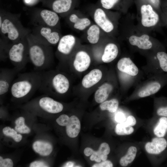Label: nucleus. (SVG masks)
<instances>
[{
	"instance_id": "1",
	"label": "nucleus",
	"mask_w": 167,
	"mask_h": 167,
	"mask_svg": "<svg viewBox=\"0 0 167 167\" xmlns=\"http://www.w3.org/2000/svg\"><path fill=\"white\" fill-rule=\"evenodd\" d=\"M20 17V14L12 13L0 9L1 36L10 43L18 41L31 32V29L24 26Z\"/></svg>"
},
{
	"instance_id": "2",
	"label": "nucleus",
	"mask_w": 167,
	"mask_h": 167,
	"mask_svg": "<svg viewBox=\"0 0 167 167\" xmlns=\"http://www.w3.org/2000/svg\"><path fill=\"white\" fill-rule=\"evenodd\" d=\"M26 37L28 44L29 61L35 71H42L48 70L53 58L52 46L42 43L31 32Z\"/></svg>"
},
{
	"instance_id": "3",
	"label": "nucleus",
	"mask_w": 167,
	"mask_h": 167,
	"mask_svg": "<svg viewBox=\"0 0 167 167\" xmlns=\"http://www.w3.org/2000/svg\"><path fill=\"white\" fill-rule=\"evenodd\" d=\"M41 78V71H35L18 74L10 88L12 96L16 99H21L33 94L39 90Z\"/></svg>"
},
{
	"instance_id": "4",
	"label": "nucleus",
	"mask_w": 167,
	"mask_h": 167,
	"mask_svg": "<svg viewBox=\"0 0 167 167\" xmlns=\"http://www.w3.org/2000/svg\"><path fill=\"white\" fill-rule=\"evenodd\" d=\"M41 72V82L39 89L40 91L48 96L54 93L63 94L68 91L70 82L65 75L49 70Z\"/></svg>"
},
{
	"instance_id": "5",
	"label": "nucleus",
	"mask_w": 167,
	"mask_h": 167,
	"mask_svg": "<svg viewBox=\"0 0 167 167\" xmlns=\"http://www.w3.org/2000/svg\"><path fill=\"white\" fill-rule=\"evenodd\" d=\"M26 36L16 42L10 43L8 49V58L18 72L24 68L29 61Z\"/></svg>"
},
{
	"instance_id": "6",
	"label": "nucleus",
	"mask_w": 167,
	"mask_h": 167,
	"mask_svg": "<svg viewBox=\"0 0 167 167\" xmlns=\"http://www.w3.org/2000/svg\"><path fill=\"white\" fill-rule=\"evenodd\" d=\"M31 20L35 26L43 25L61 30L59 16L48 9L35 8L31 11Z\"/></svg>"
},
{
	"instance_id": "7",
	"label": "nucleus",
	"mask_w": 167,
	"mask_h": 167,
	"mask_svg": "<svg viewBox=\"0 0 167 167\" xmlns=\"http://www.w3.org/2000/svg\"><path fill=\"white\" fill-rule=\"evenodd\" d=\"M88 9L95 23L106 34H110L115 28L114 21L110 17L108 10L96 4L90 5Z\"/></svg>"
},
{
	"instance_id": "8",
	"label": "nucleus",
	"mask_w": 167,
	"mask_h": 167,
	"mask_svg": "<svg viewBox=\"0 0 167 167\" xmlns=\"http://www.w3.org/2000/svg\"><path fill=\"white\" fill-rule=\"evenodd\" d=\"M60 30L43 25L35 26L31 34L42 43L52 46L58 44L62 36Z\"/></svg>"
},
{
	"instance_id": "9",
	"label": "nucleus",
	"mask_w": 167,
	"mask_h": 167,
	"mask_svg": "<svg viewBox=\"0 0 167 167\" xmlns=\"http://www.w3.org/2000/svg\"><path fill=\"white\" fill-rule=\"evenodd\" d=\"M80 0H43V6L49 8L59 16L65 17L78 6Z\"/></svg>"
},
{
	"instance_id": "10",
	"label": "nucleus",
	"mask_w": 167,
	"mask_h": 167,
	"mask_svg": "<svg viewBox=\"0 0 167 167\" xmlns=\"http://www.w3.org/2000/svg\"><path fill=\"white\" fill-rule=\"evenodd\" d=\"M79 11L74 10L66 18L68 25L75 30L85 31L92 23L89 18L81 14Z\"/></svg>"
},
{
	"instance_id": "11",
	"label": "nucleus",
	"mask_w": 167,
	"mask_h": 167,
	"mask_svg": "<svg viewBox=\"0 0 167 167\" xmlns=\"http://www.w3.org/2000/svg\"><path fill=\"white\" fill-rule=\"evenodd\" d=\"M79 39L71 34L62 36L57 45V54L61 57H66L71 54Z\"/></svg>"
},
{
	"instance_id": "12",
	"label": "nucleus",
	"mask_w": 167,
	"mask_h": 167,
	"mask_svg": "<svg viewBox=\"0 0 167 167\" xmlns=\"http://www.w3.org/2000/svg\"><path fill=\"white\" fill-rule=\"evenodd\" d=\"M36 101L38 107L47 113H57L61 112L63 109L62 104L46 95L41 96Z\"/></svg>"
},
{
	"instance_id": "13",
	"label": "nucleus",
	"mask_w": 167,
	"mask_h": 167,
	"mask_svg": "<svg viewBox=\"0 0 167 167\" xmlns=\"http://www.w3.org/2000/svg\"><path fill=\"white\" fill-rule=\"evenodd\" d=\"M18 72L14 68H1L0 70V95L2 96L10 91L12 84Z\"/></svg>"
},
{
	"instance_id": "14",
	"label": "nucleus",
	"mask_w": 167,
	"mask_h": 167,
	"mask_svg": "<svg viewBox=\"0 0 167 167\" xmlns=\"http://www.w3.org/2000/svg\"><path fill=\"white\" fill-rule=\"evenodd\" d=\"M141 23L143 26L149 28L156 25L158 22L159 16L149 4H144L140 8Z\"/></svg>"
},
{
	"instance_id": "15",
	"label": "nucleus",
	"mask_w": 167,
	"mask_h": 167,
	"mask_svg": "<svg viewBox=\"0 0 167 167\" xmlns=\"http://www.w3.org/2000/svg\"><path fill=\"white\" fill-rule=\"evenodd\" d=\"M145 148L149 154L157 155L162 154L167 149V139L164 137L154 138L152 142L145 144Z\"/></svg>"
},
{
	"instance_id": "16",
	"label": "nucleus",
	"mask_w": 167,
	"mask_h": 167,
	"mask_svg": "<svg viewBox=\"0 0 167 167\" xmlns=\"http://www.w3.org/2000/svg\"><path fill=\"white\" fill-rule=\"evenodd\" d=\"M91 62V58L85 51L80 50L75 54L73 64L75 69L79 72L86 70Z\"/></svg>"
},
{
	"instance_id": "17",
	"label": "nucleus",
	"mask_w": 167,
	"mask_h": 167,
	"mask_svg": "<svg viewBox=\"0 0 167 167\" xmlns=\"http://www.w3.org/2000/svg\"><path fill=\"white\" fill-rule=\"evenodd\" d=\"M85 31L86 39L91 44H96L104 38L103 35L104 32L95 23H92Z\"/></svg>"
},
{
	"instance_id": "18",
	"label": "nucleus",
	"mask_w": 167,
	"mask_h": 167,
	"mask_svg": "<svg viewBox=\"0 0 167 167\" xmlns=\"http://www.w3.org/2000/svg\"><path fill=\"white\" fill-rule=\"evenodd\" d=\"M117 67L120 71L132 76L136 75L139 72L138 67L129 58L124 57L120 59Z\"/></svg>"
},
{
	"instance_id": "19",
	"label": "nucleus",
	"mask_w": 167,
	"mask_h": 167,
	"mask_svg": "<svg viewBox=\"0 0 167 167\" xmlns=\"http://www.w3.org/2000/svg\"><path fill=\"white\" fill-rule=\"evenodd\" d=\"M149 39V36L146 34H143L140 36L132 35L129 37V41L132 45L136 46L140 49L147 50L151 49L152 46Z\"/></svg>"
},
{
	"instance_id": "20",
	"label": "nucleus",
	"mask_w": 167,
	"mask_h": 167,
	"mask_svg": "<svg viewBox=\"0 0 167 167\" xmlns=\"http://www.w3.org/2000/svg\"><path fill=\"white\" fill-rule=\"evenodd\" d=\"M102 75V72L100 70L95 69L92 70L83 78V86L86 88L92 87L100 81Z\"/></svg>"
},
{
	"instance_id": "21",
	"label": "nucleus",
	"mask_w": 167,
	"mask_h": 167,
	"mask_svg": "<svg viewBox=\"0 0 167 167\" xmlns=\"http://www.w3.org/2000/svg\"><path fill=\"white\" fill-rule=\"evenodd\" d=\"M118 53L117 46L113 43H108L104 48L101 57L102 60L105 63L110 62L116 58Z\"/></svg>"
},
{
	"instance_id": "22",
	"label": "nucleus",
	"mask_w": 167,
	"mask_h": 167,
	"mask_svg": "<svg viewBox=\"0 0 167 167\" xmlns=\"http://www.w3.org/2000/svg\"><path fill=\"white\" fill-rule=\"evenodd\" d=\"M66 126V132L67 135L71 138L76 137L79 133L81 129L79 120L75 115L70 117V120Z\"/></svg>"
},
{
	"instance_id": "23",
	"label": "nucleus",
	"mask_w": 167,
	"mask_h": 167,
	"mask_svg": "<svg viewBox=\"0 0 167 167\" xmlns=\"http://www.w3.org/2000/svg\"><path fill=\"white\" fill-rule=\"evenodd\" d=\"M110 151L109 144L106 143H103L101 144L97 151H93L90 157V160L97 162H100L101 160H106L108 157L107 155L110 153Z\"/></svg>"
},
{
	"instance_id": "24",
	"label": "nucleus",
	"mask_w": 167,
	"mask_h": 167,
	"mask_svg": "<svg viewBox=\"0 0 167 167\" xmlns=\"http://www.w3.org/2000/svg\"><path fill=\"white\" fill-rule=\"evenodd\" d=\"M112 86L108 83H105L98 88L95 94V99L97 103L104 101L108 97L112 91Z\"/></svg>"
},
{
	"instance_id": "25",
	"label": "nucleus",
	"mask_w": 167,
	"mask_h": 167,
	"mask_svg": "<svg viewBox=\"0 0 167 167\" xmlns=\"http://www.w3.org/2000/svg\"><path fill=\"white\" fill-rule=\"evenodd\" d=\"M34 150L42 156H47L52 152L53 147L49 143L40 141L34 142L32 145Z\"/></svg>"
},
{
	"instance_id": "26",
	"label": "nucleus",
	"mask_w": 167,
	"mask_h": 167,
	"mask_svg": "<svg viewBox=\"0 0 167 167\" xmlns=\"http://www.w3.org/2000/svg\"><path fill=\"white\" fill-rule=\"evenodd\" d=\"M153 132L156 137L165 136L167 134V117H161L154 128Z\"/></svg>"
},
{
	"instance_id": "27",
	"label": "nucleus",
	"mask_w": 167,
	"mask_h": 167,
	"mask_svg": "<svg viewBox=\"0 0 167 167\" xmlns=\"http://www.w3.org/2000/svg\"><path fill=\"white\" fill-rule=\"evenodd\" d=\"M161 87V84L158 82L151 83L139 92V96L141 97H144L154 94L159 91Z\"/></svg>"
},
{
	"instance_id": "28",
	"label": "nucleus",
	"mask_w": 167,
	"mask_h": 167,
	"mask_svg": "<svg viewBox=\"0 0 167 167\" xmlns=\"http://www.w3.org/2000/svg\"><path fill=\"white\" fill-rule=\"evenodd\" d=\"M137 152V149L136 147L133 146L130 147L126 154L120 159V165L122 166L125 167L132 162L135 158Z\"/></svg>"
},
{
	"instance_id": "29",
	"label": "nucleus",
	"mask_w": 167,
	"mask_h": 167,
	"mask_svg": "<svg viewBox=\"0 0 167 167\" xmlns=\"http://www.w3.org/2000/svg\"><path fill=\"white\" fill-rule=\"evenodd\" d=\"M116 133L119 135H129L134 131L133 127L127 124L125 122L118 124L115 128Z\"/></svg>"
},
{
	"instance_id": "30",
	"label": "nucleus",
	"mask_w": 167,
	"mask_h": 167,
	"mask_svg": "<svg viewBox=\"0 0 167 167\" xmlns=\"http://www.w3.org/2000/svg\"><path fill=\"white\" fill-rule=\"evenodd\" d=\"M118 104L117 99H113L102 102L100 105V107L102 110H107L110 112L113 113L117 110Z\"/></svg>"
},
{
	"instance_id": "31",
	"label": "nucleus",
	"mask_w": 167,
	"mask_h": 167,
	"mask_svg": "<svg viewBox=\"0 0 167 167\" xmlns=\"http://www.w3.org/2000/svg\"><path fill=\"white\" fill-rule=\"evenodd\" d=\"M25 119L23 117H20L15 121L16 125L15 130L17 132L21 134H28L30 132V129L25 124Z\"/></svg>"
},
{
	"instance_id": "32",
	"label": "nucleus",
	"mask_w": 167,
	"mask_h": 167,
	"mask_svg": "<svg viewBox=\"0 0 167 167\" xmlns=\"http://www.w3.org/2000/svg\"><path fill=\"white\" fill-rule=\"evenodd\" d=\"M121 0H98L96 4L108 10L114 9L117 6Z\"/></svg>"
},
{
	"instance_id": "33",
	"label": "nucleus",
	"mask_w": 167,
	"mask_h": 167,
	"mask_svg": "<svg viewBox=\"0 0 167 167\" xmlns=\"http://www.w3.org/2000/svg\"><path fill=\"white\" fill-rule=\"evenodd\" d=\"M2 132L5 135L11 137L17 142H19L22 140V135L20 134H18L17 131L10 127L6 126L4 128Z\"/></svg>"
},
{
	"instance_id": "34",
	"label": "nucleus",
	"mask_w": 167,
	"mask_h": 167,
	"mask_svg": "<svg viewBox=\"0 0 167 167\" xmlns=\"http://www.w3.org/2000/svg\"><path fill=\"white\" fill-rule=\"evenodd\" d=\"M10 43L2 37L0 39V61H3L8 58V52Z\"/></svg>"
},
{
	"instance_id": "35",
	"label": "nucleus",
	"mask_w": 167,
	"mask_h": 167,
	"mask_svg": "<svg viewBox=\"0 0 167 167\" xmlns=\"http://www.w3.org/2000/svg\"><path fill=\"white\" fill-rule=\"evenodd\" d=\"M156 57L161 69L167 72V54L163 51L159 52L157 54Z\"/></svg>"
},
{
	"instance_id": "36",
	"label": "nucleus",
	"mask_w": 167,
	"mask_h": 167,
	"mask_svg": "<svg viewBox=\"0 0 167 167\" xmlns=\"http://www.w3.org/2000/svg\"><path fill=\"white\" fill-rule=\"evenodd\" d=\"M70 117L65 114L61 115L56 120L57 123L60 126H66L69 122Z\"/></svg>"
},
{
	"instance_id": "37",
	"label": "nucleus",
	"mask_w": 167,
	"mask_h": 167,
	"mask_svg": "<svg viewBox=\"0 0 167 167\" xmlns=\"http://www.w3.org/2000/svg\"><path fill=\"white\" fill-rule=\"evenodd\" d=\"M13 166V162L11 159L10 158L3 159L1 156H0V167H12Z\"/></svg>"
},
{
	"instance_id": "38",
	"label": "nucleus",
	"mask_w": 167,
	"mask_h": 167,
	"mask_svg": "<svg viewBox=\"0 0 167 167\" xmlns=\"http://www.w3.org/2000/svg\"><path fill=\"white\" fill-rule=\"evenodd\" d=\"M156 113L159 116L167 117V103L158 108Z\"/></svg>"
},
{
	"instance_id": "39",
	"label": "nucleus",
	"mask_w": 167,
	"mask_h": 167,
	"mask_svg": "<svg viewBox=\"0 0 167 167\" xmlns=\"http://www.w3.org/2000/svg\"><path fill=\"white\" fill-rule=\"evenodd\" d=\"M113 165L112 162L109 160L103 161L101 162L93 165L92 167H112Z\"/></svg>"
},
{
	"instance_id": "40",
	"label": "nucleus",
	"mask_w": 167,
	"mask_h": 167,
	"mask_svg": "<svg viewBox=\"0 0 167 167\" xmlns=\"http://www.w3.org/2000/svg\"><path fill=\"white\" fill-rule=\"evenodd\" d=\"M48 166L43 161H35L30 164V167H45Z\"/></svg>"
},
{
	"instance_id": "41",
	"label": "nucleus",
	"mask_w": 167,
	"mask_h": 167,
	"mask_svg": "<svg viewBox=\"0 0 167 167\" xmlns=\"http://www.w3.org/2000/svg\"><path fill=\"white\" fill-rule=\"evenodd\" d=\"M125 122L128 125L131 126H133L136 124V121L135 118L133 116L130 115L127 117Z\"/></svg>"
},
{
	"instance_id": "42",
	"label": "nucleus",
	"mask_w": 167,
	"mask_h": 167,
	"mask_svg": "<svg viewBox=\"0 0 167 167\" xmlns=\"http://www.w3.org/2000/svg\"><path fill=\"white\" fill-rule=\"evenodd\" d=\"M115 118L116 121L119 123L124 122L125 120V116L122 113H119L117 114Z\"/></svg>"
},
{
	"instance_id": "43",
	"label": "nucleus",
	"mask_w": 167,
	"mask_h": 167,
	"mask_svg": "<svg viewBox=\"0 0 167 167\" xmlns=\"http://www.w3.org/2000/svg\"><path fill=\"white\" fill-rule=\"evenodd\" d=\"M43 0H23L24 3L28 6L35 5L40 2H42Z\"/></svg>"
},
{
	"instance_id": "44",
	"label": "nucleus",
	"mask_w": 167,
	"mask_h": 167,
	"mask_svg": "<svg viewBox=\"0 0 167 167\" xmlns=\"http://www.w3.org/2000/svg\"><path fill=\"white\" fill-rule=\"evenodd\" d=\"M93 151L94 150L92 148L87 147L84 149V153L86 156H88L92 154Z\"/></svg>"
},
{
	"instance_id": "45",
	"label": "nucleus",
	"mask_w": 167,
	"mask_h": 167,
	"mask_svg": "<svg viewBox=\"0 0 167 167\" xmlns=\"http://www.w3.org/2000/svg\"><path fill=\"white\" fill-rule=\"evenodd\" d=\"M74 165V162L72 161H68L64 165L63 167H73Z\"/></svg>"
},
{
	"instance_id": "46",
	"label": "nucleus",
	"mask_w": 167,
	"mask_h": 167,
	"mask_svg": "<svg viewBox=\"0 0 167 167\" xmlns=\"http://www.w3.org/2000/svg\"><path fill=\"white\" fill-rule=\"evenodd\" d=\"M152 3L155 6H158L159 4V0H151Z\"/></svg>"
}]
</instances>
